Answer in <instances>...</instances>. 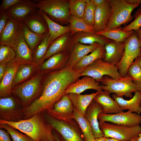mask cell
Returning <instances> with one entry per match:
<instances>
[{
    "mask_svg": "<svg viewBox=\"0 0 141 141\" xmlns=\"http://www.w3.org/2000/svg\"><path fill=\"white\" fill-rule=\"evenodd\" d=\"M45 73L40 95L23 109L24 119L53 108L65 94L67 87L81 77L80 73L73 68L68 67Z\"/></svg>",
    "mask_w": 141,
    "mask_h": 141,
    "instance_id": "6da1fadb",
    "label": "cell"
},
{
    "mask_svg": "<svg viewBox=\"0 0 141 141\" xmlns=\"http://www.w3.org/2000/svg\"><path fill=\"white\" fill-rule=\"evenodd\" d=\"M4 123L26 134L34 141H56V135L52 133L53 128L46 122L42 113L35 114L27 119L16 122L0 119Z\"/></svg>",
    "mask_w": 141,
    "mask_h": 141,
    "instance_id": "7a4b0ae2",
    "label": "cell"
},
{
    "mask_svg": "<svg viewBox=\"0 0 141 141\" xmlns=\"http://www.w3.org/2000/svg\"><path fill=\"white\" fill-rule=\"evenodd\" d=\"M46 72L41 71L13 90L12 93L18 98L23 109L40 95L42 91L41 83Z\"/></svg>",
    "mask_w": 141,
    "mask_h": 141,
    "instance_id": "3957f363",
    "label": "cell"
},
{
    "mask_svg": "<svg viewBox=\"0 0 141 141\" xmlns=\"http://www.w3.org/2000/svg\"><path fill=\"white\" fill-rule=\"evenodd\" d=\"M33 1L38 10L45 13L53 21L61 23L69 22L70 14L68 0Z\"/></svg>",
    "mask_w": 141,
    "mask_h": 141,
    "instance_id": "277c9868",
    "label": "cell"
},
{
    "mask_svg": "<svg viewBox=\"0 0 141 141\" xmlns=\"http://www.w3.org/2000/svg\"><path fill=\"white\" fill-rule=\"evenodd\" d=\"M110 7L109 20L105 30L118 28L130 21L133 19L131 13L139 4L131 5L126 0H109Z\"/></svg>",
    "mask_w": 141,
    "mask_h": 141,
    "instance_id": "5b68a950",
    "label": "cell"
},
{
    "mask_svg": "<svg viewBox=\"0 0 141 141\" xmlns=\"http://www.w3.org/2000/svg\"><path fill=\"white\" fill-rule=\"evenodd\" d=\"M99 82L102 84L101 87L102 90L120 97L125 96L131 98L133 96L132 93L138 91L137 85L127 75L117 79L104 76Z\"/></svg>",
    "mask_w": 141,
    "mask_h": 141,
    "instance_id": "8992f818",
    "label": "cell"
},
{
    "mask_svg": "<svg viewBox=\"0 0 141 141\" xmlns=\"http://www.w3.org/2000/svg\"><path fill=\"white\" fill-rule=\"evenodd\" d=\"M124 43V49L122 57L116 66L122 77L127 75L130 66L136 59L141 56L139 39L136 32Z\"/></svg>",
    "mask_w": 141,
    "mask_h": 141,
    "instance_id": "52a82bcc",
    "label": "cell"
},
{
    "mask_svg": "<svg viewBox=\"0 0 141 141\" xmlns=\"http://www.w3.org/2000/svg\"><path fill=\"white\" fill-rule=\"evenodd\" d=\"M99 123V128L103 133L105 137L130 141L139 136L141 133V126L139 125L130 126L101 121Z\"/></svg>",
    "mask_w": 141,
    "mask_h": 141,
    "instance_id": "ba28073f",
    "label": "cell"
},
{
    "mask_svg": "<svg viewBox=\"0 0 141 141\" xmlns=\"http://www.w3.org/2000/svg\"><path fill=\"white\" fill-rule=\"evenodd\" d=\"M80 74L81 77L88 76L91 77L98 82L105 75L113 79L121 77L116 66L101 58L96 60L87 66Z\"/></svg>",
    "mask_w": 141,
    "mask_h": 141,
    "instance_id": "9c48e42d",
    "label": "cell"
},
{
    "mask_svg": "<svg viewBox=\"0 0 141 141\" xmlns=\"http://www.w3.org/2000/svg\"><path fill=\"white\" fill-rule=\"evenodd\" d=\"M0 119L8 121L24 119L23 108L20 102L11 96L0 98Z\"/></svg>",
    "mask_w": 141,
    "mask_h": 141,
    "instance_id": "30bf717a",
    "label": "cell"
},
{
    "mask_svg": "<svg viewBox=\"0 0 141 141\" xmlns=\"http://www.w3.org/2000/svg\"><path fill=\"white\" fill-rule=\"evenodd\" d=\"M46 112L49 115L56 119L71 123L74 119V113L73 105L68 94L65 93L55 104L53 108Z\"/></svg>",
    "mask_w": 141,
    "mask_h": 141,
    "instance_id": "8fae6325",
    "label": "cell"
},
{
    "mask_svg": "<svg viewBox=\"0 0 141 141\" xmlns=\"http://www.w3.org/2000/svg\"><path fill=\"white\" fill-rule=\"evenodd\" d=\"M99 121L110 122L118 125L133 126L141 124V115L130 110L124 111L114 114H99Z\"/></svg>",
    "mask_w": 141,
    "mask_h": 141,
    "instance_id": "7c38bea8",
    "label": "cell"
},
{
    "mask_svg": "<svg viewBox=\"0 0 141 141\" xmlns=\"http://www.w3.org/2000/svg\"><path fill=\"white\" fill-rule=\"evenodd\" d=\"M47 123L61 135L63 141H84V138L72 125L56 119L48 114L46 116Z\"/></svg>",
    "mask_w": 141,
    "mask_h": 141,
    "instance_id": "4fadbf2b",
    "label": "cell"
},
{
    "mask_svg": "<svg viewBox=\"0 0 141 141\" xmlns=\"http://www.w3.org/2000/svg\"><path fill=\"white\" fill-rule=\"evenodd\" d=\"M13 48L16 54L14 60L19 65L28 64L37 66L33 58L32 51L25 40L21 27Z\"/></svg>",
    "mask_w": 141,
    "mask_h": 141,
    "instance_id": "5bb4252c",
    "label": "cell"
},
{
    "mask_svg": "<svg viewBox=\"0 0 141 141\" xmlns=\"http://www.w3.org/2000/svg\"><path fill=\"white\" fill-rule=\"evenodd\" d=\"M38 9L34 1L23 0L8 9L6 12L10 18L20 23Z\"/></svg>",
    "mask_w": 141,
    "mask_h": 141,
    "instance_id": "9a60e30c",
    "label": "cell"
},
{
    "mask_svg": "<svg viewBox=\"0 0 141 141\" xmlns=\"http://www.w3.org/2000/svg\"><path fill=\"white\" fill-rule=\"evenodd\" d=\"M74 43L70 32L60 36L50 45L45 55V60L56 54L61 52H71Z\"/></svg>",
    "mask_w": 141,
    "mask_h": 141,
    "instance_id": "2e32d148",
    "label": "cell"
},
{
    "mask_svg": "<svg viewBox=\"0 0 141 141\" xmlns=\"http://www.w3.org/2000/svg\"><path fill=\"white\" fill-rule=\"evenodd\" d=\"M19 65L14 60L7 64L5 73L0 81V98L11 96L14 76Z\"/></svg>",
    "mask_w": 141,
    "mask_h": 141,
    "instance_id": "e0dca14e",
    "label": "cell"
},
{
    "mask_svg": "<svg viewBox=\"0 0 141 141\" xmlns=\"http://www.w3.org/2000/svg\"><path fill=\"white\" fill-rule=\"evenodd\" d=\"M103 112L102 106L93 100L87 108L84 115L91 125L95 138L104 136L103 133L99 128L98 121V115Z\"/></svg>",
    "mask_w": 141,
    "mask_h": 141,
    "instance_id": "ac0fdd59",
    "label": "cell"
},
{
    "mask_svg": "<svg viewBox=\"0 0 141 141\" xmlns=\"http://www.w3.org/2000/svg\"><path fill=\"white\" fill-rule=\"evenodd\" d=\"M92 78L88 76H83L69 85L65 91V93L80 94L88 89H93L99 92L102 91L101 85Z\"/></svg>",
    "mask_w": 141,
    "mask_h": 141,
    "instance_id": "d6986e66",
    "label": "cell"
},
{
    "mask_svg": "<svg viewBox=\"0 0 141 141\" xmlns=\"http://www.w3.org/2000/svg\"><path fill=\"white\" fill-rule=\"evenodd\" d=\"M21 23L10 18L0 34V44L13 48L14 43L21 27Z\"/></svg>",
    "mask_w": 141,
    "mask_h": 141,
    "instance_id": "ffe728a7",
    "label": "cell"
},
{
    "mask_svg": "<svg viewBox=\"0 0 141 141\" xmlns=\"http://www.w3.org/2000/svg\"><path fill=\"white\" fill-rule=\"evenodd\" d=\"M100 45L96 43L92 45H85L75 42L66 67L73 68L78 62L85 56L92 52Z\"/></svg>",
    "mask_w": 141,
    "mask_h": 141,
    "instance_id": "44dd1931",
    "label": "cell"
},
{
    "mask_svg": "<svg viewBox=\"0 0 141 141\" xmlns=\"http://www.w3.org/2000/svg\"><path fill=\"white\" fill-rule=\"evenodd\" d=\"M22 22L31 31L39 35H44L49 32L47 23L38 9L27 16Z\"/></svg>",
    "mask_w": 141,
    "mask_h": 141,
    "instance_id": "7402d4cb",
    "label": "cell"
},
{
    "mask_svg": "<svg viewBox=\"0 0 141 141\" xmlns=\"http://www.w3.org/2000/svg\"><path fill=\"white\" fill-rule=\"evenodd\" d=\"M104 48L103 60L116 66L122 57L124 49V43L112 40L104 45Z\"/></svg>",
    "mask_w": 141,
    "mask_h": 141,
    "instance_id": "603a6c76",
    "label": "cell"
},
{
    "mask_svg": "<svg viewBox=\"0 0 141 141\" xmlns=\"http://www.w3.org/2000/svg\"><path fill=\"white\" fill-rule=\"evenodd\" d=\"M110 14V7L109 0L103 4L96 7L93 26L95 33L105 30Z\"/></svg>",
    "mask_w": 141,
    "mask_h": 141,
    "instance_id": "cb8c5ba5",
    "label": "cell"
},
{
    "mask_svg": "<svg viewBox=\"0 0 141 141\" xmlns=\"http://www.w3.org/2000/svg\"><path fill=\"white\" fill-rule=\"evenodd\" d=\"M93 100L102 106L103 110V113L114 114L124 111L107 91L102 90L98 92Z\"/></svg>",
    "mask_w": 141,
    "mask_h": 141,
    "instance_id": "d4e9b609",
    "label": "cell"
},
{
    "mask_svg": "<svg viewBox=\"0 0 141 141\" xmlns=\"http://www.w3.org/2000/svg\"><path fill=\"white\" fill-rule=\"evenodd\" d=\"M70 53L61 52L52 55L42 64L40 70L48 72L65 68Z\"/></svg>",
    "mask_w": 141,
    "mask_h": 141,
    "instance_id": "484cf974",
    "label": "cell"
},
{
    "mask_svg": "<svg viewBox=\"0 0 141 141\" xmlns=\"http://www.w3.org/2000/svg\"><path fill=\"white\" fill-rule=\"evenodd\" d=\"M130 99H124L122 97L118 96L113 93L112 97L116 101L123 110H127L133 113H141V95L138 91L135 92Z\"/></svg>",
    "mask_w": 141,
    "mask_h": 141,
    "instance_id": "4316f807",
    "label": "cell"
},
{
    "mask_svg": "<svg viewBox=\"0 0 141 141\" xmlns=\"http://www.w3.org/2000/svg\"><path fill=\"white\" fill-rule=\"evenodd\" d=\"M98 93L97 92L85 95L71 93L68 95L73 106L80 113L85 115L88 107Z\"/></svg>",
    "mask_w": 141,
    "mask_h": 141,
    "instance_id": "83f0119b",
    "label": "cell"
},
{
    "mask_svg": "<svg viewBox=\"0 0 141 141\" xmlns=\"http://www.w3.org/2000/svg\"><path fill=\"white\" fill-rule=\"evenodd\" d=\"M105 53L104 45L100 44L91 53L87 55L80 60L75 65L73 69L80 73L88 66L96 60L103 59Z\"/></svg>",
    "mask_w": 141,
    "mask_h": 141,
    "instance_id": "f1b7e54d",
    "label": "cell"
},
{
    "mask_svg": "<svg viewBox=\"0 0 141 141\" xmlns=\"http://www.w3.org/2000/svg\"><path fill=\"white\" fill-rule=\"evenodd\" d=\"M72 37L74 43L78 42L85 45H92L97 43L104 45L112 40L95 33L84 32L77 33L72 35Z\"/></svg>",
    "mask_w": 141,
    "mask_h": 141,
    "instance_id": "f546056e",
    "label": "cell"
},
{
    "mask_svg": "<svg viewBox=\"0 0 141 141\" xmlns=\"http://www.w3.org/2000/svg\"><path fill=\"white\" fill-rule=\"evenodd\" d=\"M45 20L47 24L50 43L60 36L70 32V26L61 25L51 19L45 13L39 10Z\"/></svg>",
    "mask_w": 141,
    "mask_h": 141,
    "instance_id": "4dcf8cb0",
    "label": "cell"
},
{
    "mask_svg": "<svg viewBox=\"0 0 141 141\" xmlns=\"http://www.w3.org/2000/svg\"><path fill=\"white\" fill-rule=\"evenodd\" d=\"M74 119L78 122L83 133L84 141H95L91 125L84 115L80 113L73 106Z\"/></svg>",
    "mask_w": 141,
    "mask_h": 141,
    "instance_id": "1f68e13d",
    "label": "cell"
},
{
    "mask_svg": "<svg viewBox=\"0 0 141 141\" xmlns=\"http://www.w3.org/2000/svg\"><path fill=\"white\" fill-rule=\"evenodd\" d=\"M49 32L44 36L39 44L32 52L33 58L38 65L42 64L48 48L51 43L49 41Z\"/></svg>",
    "mask_w": 141,
    "mask_h": 141,
    "instance_id": "d6a6232c",
    "label": "cell"
},
{
    "mask_svg": "<svg viewBox=\"0 0 141 141\" xmlns=\"http://www.w3.org/2000/svg\"><path fill=\"white\" fill-rule=\"evenodd\" d=\"M135 32L134 31H126L123 30L122 29L118 28L110 30H105L104 31L95 33L102 36L108 39L122 43Z\"/></svg>",
    "mask_w": 141,
    "mask_h": 141,
    "instance_id": "836d02e7",
    "label": "cell"
},
{
    "mask_svg": "<svg viewBox=\"0 0 141 141\" xmlns=\"http://www.w3.org/2000/svg\"><path fill=\"white\" fill-rule=\"evenodd\" d=\"M21 30L25 40L32 52L42 39L44 35H39L31 31L23 22Z\"/></svg>",
    "mask_w": 141,
    "mask_h": 141,
    "instance_id": "e575fe53",
    "label": "cell"
},
{
    "mask_svg": "<svg viewBox=\"0 0 141 141\" xmlns=\"http://www.w3.org/2000/svg\"><path fill=\"white\" fill-rule=\"evenodd\" d=\"M70 25V33L72 35L80 32L95 33L93 26L86 24L83 19L70 15L69 20Z\"/></svg>",
    "mask_w": 141,
    "mask_h": 141,
    "instance_id": "d590c367",
    "label": "cell"
},
{
    "mask_svg": "<svg viewBox=\"0 0 141 141\" xmlns=\"http://www.w3.org/2000/svg\"><path fill=\"white\" fill-rule=\"evenodd\" d=\"M36 66L28 64L19 65L15 73L13 83L17 84L28 78L36 69Z\"/></svg>",
    "mask_w": 141,
    "mask_h": 141,
    "instance_id": "8d00e7d4",
    "label": "cell"
},
{
    "mask_svg": "<svg viewBox=\"0 0 141 141\" xmlns=\"http://www.w3.org/2000/svg\"><path fill=\"white\" fill-rule=\"evenodd\" d=\"M90 0H68L70 15L83 19L87 3Z\"/></svg>",
    "mask_w": 141,
    "mask_h": 141,
    "instance_id": "74e56055",
    "label": "cell"
},
{
    "mask_svg": "<svg viewBox=\"0 0 141 141\" xmlns=\"http://www.w3.org/2000/svg\"><path fill=\"white\" fill-rule=\"evenodd\" d=\"M0 128L6 130L9 134L12 141H34L26 134H22L7 124H0Z\"/></svg>",
    "mask_w": 141,
    "mask_h": 141,
    "instance_id": "f35d334b",
    "label": "cell"
},
{
    "mask_svg": "<svg viewBox=\"0 0 141 141\" xmlns=\"http://www.w3.org/2000/svg\"><path fill=\"white\" fill-rule=\"evenodd\" d=\"M16 56L13 48L5 45H0V64H7L13 60Z\"/></svg>",
    "mask_w": 141,
    "mask_h": 141,
    "instance_id": "ab89813d",
    "label": "cell"
},
{
    "mask_svg": "<svg viewBox=\"0 0 141 141\" xmlns=\"http://www.w3.org/2000/svg\"><path fill=\"white\" fill-rule=\"evenodd\" d=\"M96 6L90 0L87 3L83 19L88 25L93 26Z\"/></svg>",
    "mask_w": 141,
    "mask_h": 141,
    "instance_id": "60d3db41",
    "label": "cell"
},
{
    "mask_svg": "<svg viewBox=\"0 0 141 141\" xmlns=\"http://www.w3.org/2000/svg\"><path fill=\"white\" fill-rule=\"evenodd\" d=\"M127 75L135 83L141 82V68L136 60L129 68Z\"/></svg>",
    "mask_w": 141,
    "mask_h": 141,
    "instance_id": "b9f144b4",
    "label": "cell"
},
{
    "mask_svg": "<svg viewBox=\"0 0 141 141\" xmlns=\"http://www.w3.org/2000/svg\"><path fill=\"white\" fill-rule=\"evenodd\" d=\"M141 27V13L137 16L132 22L125 26L122 30L126 31H134L136 32Z\"/></svg>",
    "mask_w": 141,
    "mask_h": 141,
    "instance_id": "7bdbcfd3",
    "label": "cell"
},
{
    "mask_svg": "<svg viewBox=\"0 0 141 141\" xmlns=\"http://www.w3.org/2000/svg\"><path fill=\"white\" fill-rule=\"evenodd\" d=\"M23 0H3L0 6V12L6 11L8 9Z\"/></svg>",
    "mask_w": 141,
    "mask_h": 141,
    "instance_id": "ee69618b",
    "label": "cell"
},
{
    "mask_svg": "<svg viewBox=\"0 0 141 141\" xmlns=\"http://www.w3.org/2000/svg\"><path fill=\"white\" fill-rule=\"evenodd\" d=\"M0 12V34L4 29L9 17L6 11Z\"/></svg>",
    "mask_w": 141,
    "mask_h": 141,
    "instance_id": "f6af8a7d",
    "label": "cell"
},
{
    "mask_svg": "<svg viewBox=\"0 0 141 141\" xmlns=\"http://www.w3.org/2000/svg\"><path fill=\"white\" fill-rule=\"evenodd\" d=\"M10 135L5 130L0 128V141H11Z\"/></svg>",
    "mask_w": 141,
    "mask_h": 141,
    "instance_id": "bcb514c9",
    "label": "cell"
},
{
    "mask_svg": "<svg viewBox=\"0 0 141 141\" xmlns=\"http://www.w3.org/2000/svg\"><path fill=\"white\" fill-rule=\"evenodd\" d=\"M7 64H0V81L2 80L5 73L7 67Z\"/></svg>",
    "mask_w": 141,
    "mask_h": 141,
    "instance_id": "7dc6e473",
    "label": "cell"
},
{
    "mask_svg": "<svg viewBox=\"0 0 141 141\" xmlns=\"http://www.w3.org/2000/svg\"><path fill=\"white\" fill-rule=\"evenodd\" d=\"M127 2L131 5L141 4V0H126Z\"/></svg>",
    "mask_w": 141,
    "mask_h": 141,
    "instance_id": "c3c4849f",
    "label": "cell"
},
{
    "mask_svg": "<svg viewBox=\"0 0 141 141\" xmlns=\"http://www.w3.org/2000/svg\"><path fill=\"white\" fill-rule=\"evenodd\" d=\"M91 1L97 6L103 4L106 2L107 0H91Z\"/></svg>",
    "mask_w": 141,
    "mask_h": 141,
    "instance_id": "681fc988",
    "label": "cell"
},
{
    "mask_svg": "<svg viewBox=\"0 0 141 141\" xmlns=\"http://www.w3.org/2000/svg\"><path fill=\"white\" fill-rule=\"evenodd\" d=\"M106 141H123L111 137H105Z\"/></svg>",
    "mask_w": 141,
    "mask_h": 141,
    "instance_id": "f907efd6",
    "label": "cell"
},
{
    "mask_svg": "<svg viewBox=\"0 0 141 141\" xmlns=\"http://www.w3.org/2000/svg\"><path fill=\"white\" fill-rule=\"evenodd\" d=\"M135 83L137 86L138 91H139L141 95V82Z\"/></svg>",
    "mask_w": 141,
    "mask_h": 141,
    "instance_id": "816d5d0a",
    "label": "cell"
},
{
    "mask_svg": "<svg viewBox=\"0 0 141 141\" xmlns=\"http://www.w3.org/2000/svg\"><path fill=\"white\" fill-rule=\"evenodd\" d=\"M95 141H106L105 137H104L95 138Z\"/></svg>",
    "mask_w": 141,
    "mask_h": 141,
    "instance_id": "f5cc1de1",
    "label": "cell"
},
{
    "mask_svg": "<svg viewBox=\"0 0 141 141\" xmlns=\"http://www.w3.org/2000/svg\"><path fill=\"white\" fill-rule=\"evenodd\" d=\"M137 62L139 66L141 68V56L139 57L135 60Z\"/></svg>",
    "mask_w": 141,
    "mask_h": 141,
    "instance_id": "db71d44e",
    "label": "cell"
},
{
    "mask_svg": "<svg viewBox=\"0 0 141 141\" xmlns=\"http://www.w3.org/2000/svg\"><path fill=\"white\" fill-rule=\"evenodd\" d=\"M139 40H141V31L138 30L136 32Z\"/></svg>",
    "mask_w": 141,
    "mask_h": 141,
    "instance_id": "11a10c76",
    "label": "cell"
},
{
    "mask_svg": "<svg viewBox=\"0 0 141 141\" xmlns=\"http://www.w3.org/2000/svg\"><path fill=\"white\" fill-rule=\"evenodd\" d=\"M56 141H63L62 138H61L56 135Z\"/></svg>",
    "mask_w": 141,
    "mask_h": 141,
    "instance_id": "9f6ffc18",
    "label": "cell"
},
{
    "mask_svg": "<svg viewBox=\"0 0 141 141\" xmlns=\"http://www.w3.org/2000/svg\"><path fill=\"white\" fill-rule=\"evenodd\" d=\"M138 137H137L133 138L130 141H137L138 138Z\"/></svg>",
    "mask_w": 141,
    "mask_h": 141,
    "instance_id": "6f0895ef",
    "label": "cell"
},
{
    "mask_svg": "<svg viewBox=\"0 0 141 141\" xmlns=\"http://www.w3.org/2000/svg\"><path fill=\"white\" fill-rule=\"evenodd\" d=\"M137 141H141V133L139 135Z\"/></svg>",
    "mask_w": 141,
    "mask_h": 141,
    "instance_id": "680465c9",
    "label": "cell"
},
{
    "mask_svg": "<svg viewBox=\"0 0 141 141\" xmlns=\"http://www.w3.org/2000/svg\"><path fill=\"white\" fill-rule=\"evenodd\" d=\"M141 50V40H139Z\"/></svg>",
    "mask_w": 141,
    "mask_h": 141,
    "instance_id": "91938a15",
    "label": "cell"
},
{
    "mask_svg": "<svg viewBox=\"0 0 141 141\" xmlns=\"http://www.w3.org/2000/svg\"><path fill=\"white\" fill-rule=\"evenodd\" d=\"M139 30L141 31V27L140 28Z\"/></svg>",
    "mask_w": 141,
    "mask_h": 141,
    "instance_id": "94428289",
    "label": "cell"
}]
</instances>
